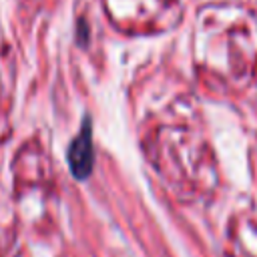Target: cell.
Listing matches in <instances>:
<instances>
[{
    "label": "cell",
    "instance_id": "cell-1",
    "mask_svg": "<svg viewBox=\"0 0 257 257\" xmlns=\"http://www.w3.org/2000/svg\"><path fill=\"white\" fill-rule=\"evenodd\" d=\"M66 159H68L70 173L76 179H86L92 173V167H94V147H92V133H90L88 118L84 120L82 128L78 131V135L70 143Z\"/></svg>",
    "mask_w": 257,
    "mask_h": 257
}]
</instances>
